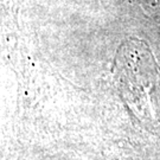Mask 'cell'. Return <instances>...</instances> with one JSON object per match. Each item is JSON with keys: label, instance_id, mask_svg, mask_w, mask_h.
Here are the masks:
<instances>
[{"label": "cell", "instance_id": "obj_1", "mask_svg": "<svg viewBox=\"0 0 160 160\" xmlns=\"http://www.w3.org/2000/svg\"><path fill=\"white\" fill-rule=\"evenodd\" d=\"M115 84L126 106L140 120H157L160 114V68L148 46L129 39L115 59Z\"/></svg>", "mask_w": 160, "mask_h": 160}]
</instances>
